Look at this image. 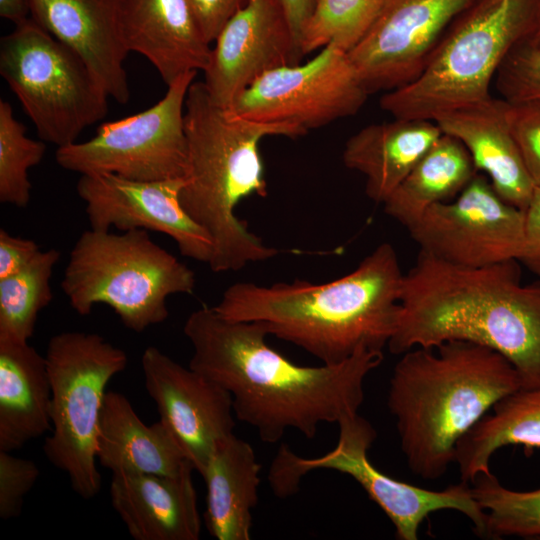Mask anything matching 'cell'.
I'll return each instance as SVG.
<instances>
[{
    "mask_svg": "<svg viewBox=\"0 0 540 540\" xmlns=\"http://www.w3.org/2000/svg\"><path fill=\"white\" fill-rule=\"evenodd\" d=\"M183 331L193 349L189 367L226 389L235 417L266 443L289 429L312 439L321 424L357 414L365 379L384 358L383 350L361 348L338 364L297 365L267 344L256 323L208 306L193 311Z\"/></svg>",
    "mask_w": 540,
    "mask_h": 540,
    "instance_id": "obj_1",
    "label": "cell"
},
{
    "mask_svg": "<svg viewBox=\"0 0 540 540\" xmlns=\"http://www.w3.org/2000/svg\"><path fill=\"white\" fill-rule=\"evenodd\" d=\"M518 260L457 266L420 251L404 274L393 354L463 340L489 347L540 387V281L522 284Z\"/></svg>",
    "mask_w": 540,
    "mask_h": 540,
    "instance_id": "obj_2",
    "label": "cell"
},
{
    "mask_svg": "<svg viewBox=\"0 0 540 540\" xmlns=\"http://www.w3.org/2000/svg\"><path fill=\"white\" fill-rule=\"evenodd\" d=\"M403 278L394 247L381 243L352 272L331 282H237L214 309L227 319L256 323L334 365L361 348L388 345L398 323Z\"/></svg>",
    "mask_w": 540,
    "mask_h": 540,
    "instance_id": "obj_3",
    "label": "cell"
},
{
    "mask_svg": "<svg viewBox=\"0 0 540 540\" xmlns=\"http://www.w3.org/2000/svg\"><path fill=\"white\" fill-rule=\"evenodd\" d=\"M401 355L389 382L388 409L408 467L435 480L454 462L458 441L498 401L521 389L520 378L503 355L469 341Z\"/></svg>",
    "mask_w": 540,
    "mask_h": 540,
    "instance_id": "obj_4",
    "label": "cell"
},
{
    "mask_svg": "<svg viewBox=\"0 0 540 540\" xmlns=\"http://www.w3.org/2000/svg\"><path fill=\"white\" fill-rule=\"evenodd\" d=\"M184 126L188 158L179 201L211 240L210 269L239 271L275 257L279 251L250 232L235 208L248 196L267 193L259 142L307 132L291 124L243 118L215 103L203 81L188 90Z\"/></svg>",
    "mask_w": 540,
    "mask_h": 540,
    "instance_id": "obj_5",
    "label": "cell"
},
{
    "mask_svg": "<svg viewBox=\"0 0 540 540\" xmlns=\"http://www.w3.org/2000/svg\"><path fill=\"white\" fill-rule=\"evenodd\" d=\"M540 0H473L448 27L421 73L386 92L394 118L435 121L492 98L490 87L509 52L530 34Z\"/></svg>",
    "mask_w": 540,
    "mask_h": 540,
    "instance_id": "obj_6",
    "label": "cell"
},
{
    "mask_svg": "<svg viewBox=\"0 0 540 540\" xmlns=\"http://www.w3.org/2000/svg\"><path fill=\"white\" fill-rule=\"evenodd\" d=\"M61 286L71 307L88 315L108 305L130 330L164 322L167 298L192 294L194 272L156 244L143 229L122 234L86 230L70 252Z\"/></svg>",
    "mask_w": 540,
    "mask_h": 540,
    "instance_id": "obj_7",
    "label": "cell"
},
{
    "mask_svg": "<svg viewBox=\"0 0 540 540\" xmlns=\"http://www.w3.org/2000/svg\"><path fill=\"white\" fill-rule=\"evenodd\" d=\"M51 384V434L43 451L72 489L91 499L101 489L96 466L99 419L109 381L125 370L124 350L101 335L79 331L51 337L46 352Z\"/></svg>",
    "mask_w": 540,
    "mask_h": 540,
    "instance_id": "obj_8",
    "label": "cell"
},
{
    "mask_svg": "<svg viewBox=\"0 0 540 540\" xmlns=\"http://www.w3.org/2000/svg\"><path fill=\"white\" fill-rule=\"evenodd\" d=\"M0 74L39 138L58 148L108 112L110 97L86 63L32 18L1 37Z\"/></svg>",
    "mask_w": 540,
    "mask_h": 540,
    "instance_id": "obj_9",
    "label": "cell"
},
{
    "mask_svg": "<svg viewBox=\"0 0 540 540\" xmlns=\"http://www.w3.org/2000/svg\"><path fill=\"white\" fill-rule=\"evenodd\" d=\"M336 446L322 456L304 458L288 446L280 447L268 480L276 496L288 497L299 489L301 478L318 469L352 477L393 523L400 540H417L420 524L429 514L453 509L466 515L479 537L487 538L486 512L473 497L469 483L461 481L443 490H429L394 479L368 458L376 431L358 413L341 419Z\"/></svg>",
    "mask_w": 540,
    "mask_h": 540,
    "instance_id": "obj_10",
    "label": "cell"
},
{
    "mask_svg": "<svg viewBox=\"0 0 540 540\" xmlns=\"http://www.w3.org/2000/svg\"><path fill=\"white\" fill-rule=\"evenodd\" d=\"M197 72L181 75L150 108L103 123L85 142L56 151L58 165L86 174H114L134 181L183 179L187 169L185 100Z\"/></svg>",
    "mask_w": 540,
    "mask_h": 540,
    "instance_id": "obj_11",
    "label": "cell"
},
{
    "mask_svg": "<svg viewBox=\"0 0 540 540\" xmlns=\"http://www.w3.org/2000/svg\"><path fill=\"white\" fill-rule=\"evenodd\" d=\"M369 94L348 53L329 44L305 63L262 74L229 109L246 119L308 132L356 114Z\"/></svg>",
    "mask_w": 540,
    "mask_h": 540,
    "instance_id": "obj_12",
    "label": "cell"
},
{
    "mask_svg": "<svg viewBox=\"0 0 540 540\" xmlns=\"http://www.w3.org/2000/svg\"><path fill=\"white\" fill-rule=\"evenodd\" d=\"M407 229L420 251L457 266L521 260L525 249V211L502 199L479 174Z\"/></svg>",
    "mask_w": 540,
    "mask_h": 540,
    "instance_id": "obj_13",
    "label": "cell"
},
{
    "mask_svg": "<svg viewBox=\"0 0 540 540\" xmlns=\"http://www.w3.org/2000/svg\"><path fill=\"white\" fill-rule=\"evenodd\" d=\"M473 0H386L348 56L370 93L414 80L442 36Z\"/></svg>",
    "mask_w": 540,
    "mask_h": 540,
    "instance_id": "obj_14",
    "label": "cell"
},
{
    "mask_svg": "<svg viewBox=\"0 0 540 540\" xmlns=\"http://www.w3.org/2000/svg\"><path fill=\"white\" fill-rule=\"evenodd\" d=\"M141 365L160 420L201 475L217 443L234 434L231 394L154 346L144 350Z\"/></svg>",
    "mask_w": 540,
    "mask_h": 540,
    "instance_id": "obj_15",
    "label": "cell"
},
{
    "mask_svg": "<svg viewBox=\"0 0 540 540\" xmlns=\"http://www.w3.org/2000/svg\"><path fill=\"white\" fill-rule=\"evenodd\" d=\"M183 183L184 178L144 182L103 173L81 175L76 188L91 229L160 232L176 242L183 256L208 264L212 243L180 204Z\"/></svg>",
    "mask_w": 540,
    "mask_h": 540,
    "instance_id": "obj_16",
    "label": "cell"
},
{
    "mask_svg": "<svg viewBox=\"0 0 540 540\" xmlns=\"http://www.w3.org/2000/svg\"><path fill=\"white\" fill-rule=\"evenodd\" d=\"M214 42L203 82L226 108L262 74L303 58L279 0H249Z\"/></svg>",
    "mask_w": 540,
    "mask_h": 540,
    "instance_id": "obj_17",
    "label": "cell"
},
{
    "mask_svg": "<svg viewBox=\"0 0 540 540\" xmlns=\"http://www.w3.org/2000/svg\"><path fill=\"white\" fill-rule=\"evenodd\" d=\"M28 1L31 18L86 63L110 98L127 103L129 51L119 26V0Z\"/></svg>",
    "mask_w": 540,
    "mask_h": 540,
    "instance_id": "obj_18",
    "label": "cell"
},
{
    "mask_svg": "<svg viewBox=\"0 0 540 540\" xmlns=\"http://www.w3.org/2000/svg\"><path fill=\"white\" fill-rule=\"evenodd\" d=\"M118 17L127 50L146 57L167 86L207 68L211 43L189 0H119Z\"/></svg>",
    "mask_w": 540,
    "mask_h": 540,
    "instance_id": "obj_19",
    "label": "cell"
},
{
    "mask_svg": "<svg viewBox=\"0 0 540 540\" xmlns=\"http://www.w3.org/2000/svg\"><path fill=\"white\" fill-rule=\"evenodd\" d=\"M193 470L176 476L112 473L111 504L133 539H199L201 518Z\"/></svg>",
    "mask_w": 540,
    "mask_h": 540,
    "instance_id": "obj_20",
    "label": "cell"
},
{
    "mask_svg": "<svg viewBox=\"0 0 540 540\" xmlns=\"http://www.w3.org/2000/svg\"><path fill=\"white\" fill-rule=\"evenodd\" d=\"M434 122L464 145L476 171L487 174L502 199L525 211L536 186L507 124L503 99L492 97L445 113Z\"/></svg>",
    "mask_w": 540,
    "mask_h": 540,
    "instance_id": "obj_21",
    "label": "cell"
},
{
    "mask_svg": "<svg viewBox=\"0 0 540 540\" xmlns=\"http://www.w3.org/2000/svg\"><path fill=\"white\" fill-rule=\"evenodd\" d=\"M96 458L112 473L176 476L194 469L161 420L146 425L129 400L115 391H107L104 398Z\"/></svg>",
    "mask_w": 540,
    "mask_h": 540,
    "instance_id": "obj_22",
    "label": "cell"
},
{
    "mask_svg": "<svg viewBox=\"0 0 540 540\" xmlns=\"http://www.w3.org/2000/svg\"><path fill=\"white\" fill-rule=\"evenodd\" d=\"M442 134L430 120L394 118L370 124L346 141L343 162L364 175L367 196L384 203Z\"/></svg>",
    "mask_w": 540,
    "mask_h": 540,
    "instance_id": "obj_23",
    "label": "cell"
},
{
    "mask_svg": "<svg viewBox=\"0 0 540 540\" xmlns=\"http://www.w3.org/2000/svg\"><path fill=\"white\" fill-rule=\"evenodd\" d=\"M51 430L46 358L28 342L0 339V450L13 452Z\"/></svg>",
    "mask_w": 540,
    "mask_h": 540,
    "instance_id": "obj_24",
    "label": "cell"
},
{
    "mask_svg": "<svg viewBox=\"0 0 540 540\" xmlns=\"http://www.w3.org/2000/svg\"><path fill=\"white\" fill-rule=\"evenodd\" d=\"M261 465L253 447L234 434L217 443L201 476L206 484L204 521L218 540H249L258 502Z\"/></svg>",
    "mask_w": 540,
    "mask_h": 540,
    "instance_id": "obj_25",
    "label": "cell"
},
{
    "mask_svg": "<svg viewBox=\"0 0 540 540\" xmlns=\"http://www.w3.org/2000/svg\"><path fill=\"white\" fill-rule=\"evenodd\" d=\"M540 448V387L519 389L498 401L457 443L454 462L461 481L490 473L492 455L507 445Z\"/></svg>",
    "mask_w": 540,
    "mask_h": 540,
    "instance_id": "obj_26",
    "label": "cell"
},
{
    "mask_svg": "<svg viewBox=\"0 0 540 540\" xmlns=\"http://www.w3.org/2000/svg\"><path fill=\"white\" fill-rule=\"evenodd\" d=\"M476 174L464 145L443 133L383 203L384 211L408 228L432 205L455 198Z\"/></svg>",
    "mask_w": 540,
    "mask_h": 540,
    "instance_id": "obj_27",
    "label": "cell"
},
{
    "mask_svg": "<svg viewBox=\"0 0 540 540\" xmlns=\"http://www.w3.org/2000/svg\"><path fill=\"white\" fill-rule=\"evenodd\" d=\"M59 251H39L18 272L0 279V339L28 342L40 311L53 299L50 285Z\"/></svg>",
    "mask_w": 540,
    "mask_h": 540,
    "instance_id": "obj_28",
    "label": "cell"
},
{
    "mask_svg": "<svg viewBox=\"0 0 540 540\" xmlns=\"http://www.w3.org/2000/svg\"><path fill=\"white\" fill-rule=\"evenodd\" d=\"M470 486L473 497L486 512L487 538L540 537V488L510 490L491 472L478 475Z\"/></svg>",
    "mask_w": 540,
    "mask_h": 540,
    "instance_id": "obj_29",
    "label": "cell"
},
{
    "mask_svg": "<svg viewBox=\"0 0 540 540\" xmlns=\"http://www.w3.org/2000/svg\"><path fill=\"white\" fill-rule=\"evenodd\" d=\"M386 0H316L301 38L305 56L333 44L349 52L367 33Z\"/></svg>",
    "mask_w": 540,
    "mask_h": 540,
    "instance_id": "obj_30",
    "label": "cell"
},
{
    "mask_svg": "<svg viewBox=\"0 0 540 540\" xmlns=\"http://www.w3.org/2000/svg\"><path fill=\"white\" fill-rule=\"evenodd\" d=\"M46 151L42 140L25 135V127L14 117L11 105L0 100V201L23 208L31 198L30 168L38 165Z\"/></svg>",
    "mask_w": 540,
    "mask_h": 540,
    "instance_id": "obj_31",
    "label": "cell"
},
{
    "mask_svg": "<svg viewBox=\"0 0 540 540\" xmlns=\"http://www.w3.org/2000/svg\"><path fill=\"white\" fill-rule=\"evenodd\" d=\"M494 83L507 102L540 99V49L526 39L519 42L499 67Z\"/></svg>",
    "mask_w": 540,
    "mask_h": 540,
    "instance_id": "obj_32",
    "label": "cell"
},
{
    "mask_svg": "<svg viewBox=\"0 0 540 540\" xmlns=\"http://www.w3.org/2000/svg\"><path fill=\"white\" fill-rule=\"evenodd\" d=\"M503 101L509 129L535 186L540 188V99Z\"/></svg>",
    "mask_w": 540,
    "mask_h": 540,
    "instance_id": "obj_33",
    "label": "cell"
},
{
    "mask_svg": "<svg viewBox=\"0 0 540 540\" xmlns=\"http://www.w3.org/2000/svg\"><path fill=\"white\" fill-rule=\"evenodd\" d=\"M40 471L32 460L0 450V518L9 520L22 512L24 498L32 489Z\"/></svg>",
    "mask_w": 540,
    "mask_h": 540,
    "instance_id": "obj_34",
    "label": "cell"
},
{
    "mask_svg": "<svg viewBox=\"0 0 540 540\" xmlns=\"http://www.w3.org/2000/svg\"><path fill=\"white\" fill-rule=\"evenodd\" d=\"M249 0H189L199 26L209 43L214 42L226 22Z\"/></svg>",
    "mask_w": 540,
    "mask_h": 540,
    "instance_id": "obj_35",
    "label": "cell"
},
{
    "mask_svg": "<svg viewBox=\"0 0 540 540\" xmlns=\"http://www.w3.org/2000/svg\"><path fill=\"white\" fill-rule=\"evenodd\" d=\"M40 251L39 245L27 238L13 236L0 230V279L12 275L27 264Z\"/></svg>",
    "mask_w": 540,
    "mask_h": 540,
    "instance_id": "obj_36",
    "label": "cell"
},
{
    "mask_svg": "<svg viewBox=\"0 0 540 540\" xmlns=\"http://www.w3.org/2000/svg\"><path fill=\"white\" fill-rule=\"evenodd\" d=\"M525 249L520 261L529 268L540 265V188L536 187L525 209Z\"/></svg>",
    "mask_w": 540,
    "mask_h": 540,
    "instance_id": "obj_37",
    "label": "cell"
},
{
    "mask_svg": "<svg viewBox=\"0 0 540 540\" xmlns=\"http://www.w3.org/2000/svg\"><path fill=\"white\" fill-rule=\"evenodd\" d=\"M279 1L288 18L296 43L301 52V48H300L301 38L304 32V29L313 13L316 0H279Z\"/></svg>",
    "mask_w": 540,
    "mask_h": 540,
    "instance_id": "obj_38",
    "label": "cell"
},
{
    "mask_svg": "<svg viewBox=\"0 0 540 540\" xmlns=\"http://www.w3.org/2000/svg\"><path fill=\"white\" fill-rule=\"evenodd\" d=\"M30 14L28 0H0V16L15 25L27 20Z\"/></svg>",
    "mask_w": 540,
    "mask_h": 540,
    "instance_id": "obj_39",
    "label": "cell"
},
{
    "mask_svg": "<svg viewBox=\"0 0 540 540\" xmlns=\"http://www.w3.org/2000/svg\"><path fill=\"white\" fill-rule=\"evenodd\" d=\"M526 40L533 46L540 49V3L538 6L535 22L533 28L526 38Z\"/></svg>",
    "mask_w": 540,
    "mask_h": 540,
    "instance_id": "obj_40",
    "label": "cell"
},
{
    "mask_svg": "<svg viewBox=\"0 0 540 540\" xmlns=\"http://www.w3.org/2000/svg\"><path fill=\"white\" fill-rule=\"evenodd\" d=\"M530 269L540 277V265L532 266Z\"/></svg>",
    "mask_w": 540,
    "mask_h": 540,
    "instance_id": "obj_41",
    "label": "cell"
}]
</instances>
